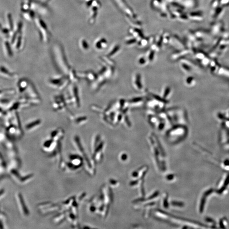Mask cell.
Returning <instances> with one entry per match:
<instances>
[{"mask_svg":"<svg viewBox=\"0 0 229 229\" xmlns=\"http://www.w3.org/2000/svg\"><path fill=\"white\" fill-rule=\"evenodd\" d=\"M185 84L188 87L195 86L196 84V79L194 76L189 75L185 79Z\"/></svg>","mask_w":229,"mask_h":229,"instance_id":"8fae6325","label":"cell"},{"mask_svg":"<svg viewBox=\"0 0 229 229\" xmlns=\"http://www.w3.org/2000/svg\"><path fill=\"white\" fill-rule=\"evenodd\" d=\"M7 17L9 30L11 31V30H13V23L12 16H11V14L8 13L7 16Z\"/></svg>","mask_w":229,"mask_h":229,"instance_id":"ac0fdd59","label":"cell"},{"mask_svg":"<svg viewBox=\"0 0 229 229\" xmlns=\"http://www.w3.org/2000/svg\"><path fill=\"white\" fill-rule=\"evenodd\" d=\"M3 28V27H2V25H1V24H0V31H1V32H2Z\"/></svg>","mask_w":229,"mask_h":229,"instance_id":"7402d4cb","label":"cell"},{"mask_svg":"<svg viewBox=\"0 0 229 229\" xmlns=\"http://www.w3.org/2000/svg\"><path fill=\"white\" fill-rule=\"evenodd\" d=\"M4 45L8 56L10 57H12L13 56L12 51L11 50L10 43L8 41H6L4 42Z\"/></svg>","mask_w":229,"mask_h":229,"instance_id":"9a60e30c","label":"cell"},{"mask_svg":"<svg viewBox=\"0 0 229 229\" xmlns=\"http://www.w3.org/2000/svg\"><path fill=\"white\" fill-rule=\"evenodd\" d=\"M172 93L171 88L169 86H166L163 90L162 98L167 100Z\"/></svg>","mask_w":229,"mask_h":229,"instance_id":"5bb4252c","label":"cell"},{"mask_svg":"<svg viewBox=\"0 0 229 229\" xmlns=\"http://www.w3.org/2000/svg\"><path fill=\"white\" fill-rule=\"evenodd\" d=\"M183 5L188 8H196L197 3L196 0H184Z\"/></svg>","mask_w":229,"mask_h":229,"instance_id":"4fadbf2b","label":"cell"},{"mask_svg":"<svg viewBox=\"0 0 229 229\" xmlns=\"http://www.w3.org/2000/svg\"><path fill=\"white\" fill-rule=\"evenodd\" d=\"M70 80L68 76L63 75L54 76L48 80V83L52 88L57 89H62L68 85Z\"/></svg>","mask_w":229,"mask_h":229,"instance_id":"7a4b0ae2","label":"cell"},{"mask_svg":"<svg viewBox=\"0 0 229 229\" xmlns=\"http://www.w3.org/2000/svg\"><path fill=\"white\" fill-rule=\"evenodd\" d=\"M181 69L187 74H190L194 71H197L199 68L195 62L189 60H182L180 63Z\"/></svg>","mask_w":229,"mask_h":229,"instance_id":"5b68a950","label":"cell"},{"mask_svg":"<svg viewBox=\"0 0 229 229\" xmlns=\"http://www.w3.org/2000/svg\"><path fill=\"white\" fill-rule=\"evenodd\" d=\"M224 8L220 5L215 9H211V16L213 19L216 20L222 16L224 11Z\"/></svg>","mask_w":229,"mask_h":229,"instance_id":"9c48e42d","label":"cell"},{"mask_svg":"<svg viewBox=\"0 0 229 229\" xmlns=\"http://www.w3.org/2000/svg\"><path fill=\"white\" fill-rule=\"evenodd\" d=\"M68 102L63 95H57L52 99V105L53 109L56 111H63L67 109Z\"/></svg>","mask_w":229,"mask_h":229,"instance_id":"277c9868","label":"cell"},{"mask_svg":"<svg viewBox=\"0 0 229 229\" xmlns=\"http://www.w3.org/2000/svg\"><path fill=\"white\" fill-rule=\"evenodd\" d=\"M216 60L212 58L208 68L213 74L223 76L229 80V68L220 65Z\"/></svg>","mask_w":229,"mask_h":229,"instance_id":"6da1fadb","label":"cell"},{"mask_svg":"<svg viewBox=\"0 0 229 229\" xmlns=\"http://www.w3.org/2000/svg\"><path fill=\"white\" fill-rule=\"evenodd\" d=\"M142 79L141 75L139 73H137L134 76L133 78V86L135 89L138 91H141L143 89Z\"/></svg>","mask_w":229,"mask_h":229,"instance_id":"ba28073f","label":"cell"},{"mask_svg":"<svg viewBox=\"0 0 229 229\" xmlns=\"http://www.w3.org/2000/svg\"><path fill=\"white\" fill-rule=\"evenodd\" d=\"M138 64L140 66H145V65L148 63V61L147 58L144 56H141L139 57L138 60Z\"/></svg>","mask_w":229,"mask_h":229,"instance_id":"2e32d148","label":"cell"},{"mask_svg":"<svg viewBox=\"0 0 229 229\" xmlns=\"http://www.w3.org/2000/svg\"><path fill=\"white\" fill-rule=\"evenodd\" d=\"M41 124L42 121L41 120L39 119H36L28 124L26 126V128L28 130L35 128L40 126Z\"/></svg>","mask_w":229,"mask_h":229,"instance_id":"7c38bea8","label":"cell"},{"mask_svg":"<svg viewBox=\"0 0 229 229\" xmlns=\"http://www.w3.org/2000/svg\"><path fill=\"white\" fill-rule=\"evenodd\" d=\"M69 95L66 97L68 104H73L75 108H80V102L79 97V90L75 85L71 86Z\"/></svg>","mask_w":229,"mask_h":229,"instance_id":"3957f363","label":"cell"},{"mask_svg":"<svg viewBox=\"0 0 229 229\" xmlns=\"http://www.w3.org/2000/svg\"><path fill=\"white\" fill-rule=\"evenodd\" d=\"M220 4L224 7H229V0H219Z\"/></svg>","mask_w":229,"mask_h":229,"instance_id":"ffe728a7","label":"cell"},{"mask_svg":"<svg viewBox=\"0 0 229 229\" xmlns=\"http://www.w3.org/2000/svg\"><path fill=\"white\" fill-rule=\"evenodd\" d=\"M146 57L149 62H152V61H154V57H155V53L153 51H150L148 53Z\"/></svg>","mask_w":229,"mask_h":229,"instance_id":"e0dca14e","label":"cell"},{"mask_svg":"<svg viewBox=\"0 0 229 229\" xmlns=\"http://www.w3.org/2000/svg\"><path fill=\"white\" fill-rule=\"evenodd\" d=\"M21 42V36H19L18 38H17V43H16V48L18 49L20 47Z\"/></svg>","mask_w":229,"mask_h":229,"instance_id":"44dd1931","label":"cell"},{"mask_svg":"<svg viewBox=\"0 0 229 229\" xmlns=\"http://www.w3.org/2000/svg\"><path fill=\"white\" fill-rule=\"evenodd\" d=\"M71 120L74 121V123L76 125L77 124L80 125L88 121V118L85 116H74L72 117Z\"/></svg>","mask_w":229,"mask_h":229,"instance_id":"30bf717a","label":"cell"},{"mask_svg":"<svg viewBox=\"0 0 229 229\" xmlns=\"http://www.w3.org/2000/svg\"><path fill=\"white\" fill-rule=\"evenodd\" d=\"M220 5L219 0H212L210 3V7L211 9H215Z\"/></svg>","mask_w":229,"mask_h":229,"instance_id":"d6986e66","label":"cell"},{"mask_svg":"<svg viewBox=\"0 0 229 229\" xmlns=\"http://www.w3.org/2000/svg\"><path fill=\"white\" fill-rule=\"evenodd\" d=\"M224 24L222 21H216L210 25V32L215 36L221 34L224 31Z\"/></svg>","mask_w":229,"mask_h":229,"instance_id":"8992f818","label":"cell"},{"mask_svg":"<svg viewBox=\"0 0 229 229\" xmlns=\"http://www.w3.org/2000/svg\"><path fill=\"white\" fill-rule=\"evenodd\" d=\"M189 19L194 21L199 22L203 21L204 19V15L202 11H192L188 14Z\"/></svg>","mask_w":229,"mask_h":229,"instance_id":"52a82bcc","label":"cell"}]
</instances>
